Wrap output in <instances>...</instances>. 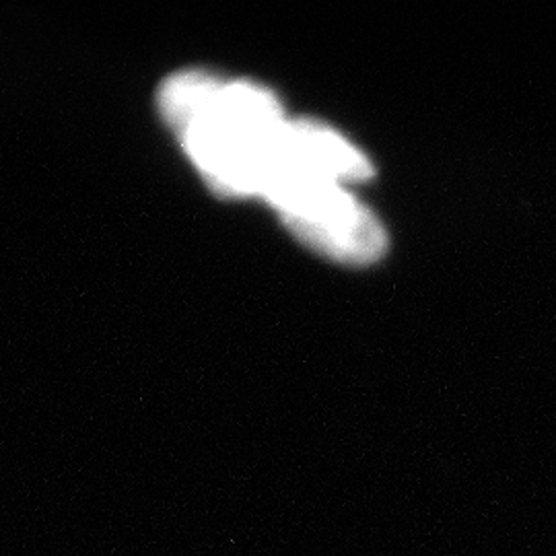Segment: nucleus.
Masks as SVG:
<instances>
[{
	"label": "nucleus",
	"instance_id": "obj_1",
	"mask_svg": "<svg viewBox=\"0 0 556 556\" xmlns=\"http://www.w3.org/2000/svg\"><path fill=\"white\" fill-rule=\"evenodd\" d=\"M160 103L217 192L262 194L287 124L280 103L266 87L188 71L163 85Z\"/></svg>",
	"mask_w": 556,
	"mask_h": 556
},
{
	"label": "nucleus",
	"instance_id": "obj_2",
	"mask_svg": "<svg viewBox=\"0 0 556 556\" xmlns=\"http://www.w3.org/2000/svg\"><path fill=\"white\" fill-rule=\"evenodd\" d=\"M270 202L303 243L342 264H369L386 250L378 217L342 184L301 181Z\"/></svg>",
	"mask_w": 556,
	"mask_h": 556
},
{
	"label": "nucleus",
	"instance_id": "obj_3",
	"mask_svg": "<svg viewBox=\"0 0 556 556\" xmlns=\"http://www.w3.org/2000/svg\"><path fill=\"white\" fill-rule=\"evenodd\" d=\"M371 176V163L332 128L299 119L285 124L262 197L270 200L301 181H334L349 186Z\"/></svg>",
	"mask_w": 556,
	"mask_h": 556
}]
</instances>
